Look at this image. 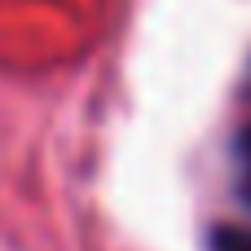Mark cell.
Instances as JSON below:
<instances>
[{
	"mask_svg": "<svg viewBox=\"0 0 251 251\" xmlns=\"http://www.w3.org/2000/svg\"><path fill=\"white\" fill-rule=\"evenodd\" d=\"M212 251H251V229H216Z\"/></svg>",
	"mask_w": 251,
	"mask_h": 251,
	"instance_id": "1",
	"label": "cell"
},
{
	"mask_svg": "<svg viewBox=\"0 0 251 251\" xmlns=\"http://www.w3.org/2000/svg\"><path fill=\"white\" fill-rule=\"evenodd\" d=\"M238 185H243V194H247V203H251V128L238 141Z\"/></svg>",
	"mask_w": 251,
	"mask_h": 251,
	"instance_id": "2",
	"label": "cell"
}]
</instances>
